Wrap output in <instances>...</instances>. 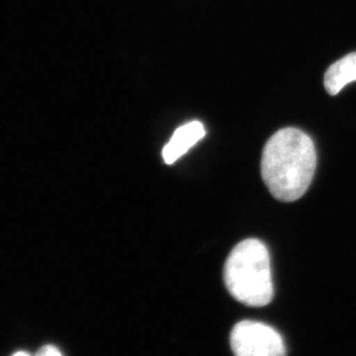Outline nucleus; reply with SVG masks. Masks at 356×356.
Instances as JSON below:
<instances>
[{
  "label": "nucleus",
  "instance_id": "1",
  "mask_svg": "<svg viewBox=\"0 0 356 356\" xmlns=\"http://www.w3.org/2000/svg\"><path fill=\"white\" fill-rule=\"evenodd\" d=\"M317 153L312 138L295 127L279 130L261 155V176L274 198L291 202L308 191L315 175Z\"/></svg>",
  "mask_w": 356,
  "mask_h": 356
},
{
  "label": "nucleus",
  "instance_id": "2",
  "mask_svg": "<svg viewBox=\"0 0 356 356\" xmlns=\"http://www.w3.org/2000/svg\"><path fill=\"white\" fill-rule=\"evenodd\" d=\"M223 279L236 301L248 307H265L270 303L273 280L266 245L256 238L237 244L227 258Z\"/></svg>",
  "mask_w": 356,
  "mask_h": 356
},
{
  "label": "nucleus",
  "instance_id": "3",
  "mask_svg": "<svg viewBox=\"0 0 356 356\" xmlns=\"http://www.w3.org/2000/svg\"><path fill=\"white\" fill-rule=\"evenodd\" d=\"M230 346L235 356H286L280 333L256 321L237 323L230 332Z\"/></svg>",
  "mask_w": 356,
  "mask_h": 356
},
{
  "label": "nucleus",
  "instance_id": "4",
  "mask_svg": "<svg viewBox=\"0 0 356 356\" xmlns=\"http://www.w3.org/2000/svg\"><path fill=\"white\" fill-rule=\"evenodd\" d=\"M205 134V127L199 120H192L190 123L178 127L162 151V156L165 163L172 165L177 161L178 159L188 153L190 148L202 140Z\"/></svg>",
  "mask_w": 356,
  "mask_h": 356
},
{
  "label": "nucleus",
  "instance_id": "5",
  "mask_svg": "<svg viewBox=\"0 0 356 356\" xmlns=\"http://www.w3.org/2000/svg\"><path fill=\"white\" fill-rule=\"evenodd\" d=\"M354 81H356V52L332 64L324 76V86L330 95L339 94L343 87Z\"/></svg>",
  "mask_w": 356,
  "mask_h": 356
},
{
  "label": "nucleus",
  "instance_id": "6",
  "mask_svg": "<svg viewBox=\"0 0 356 356\" xmlns=\"http://www.w3.org/2000/svg\"><path fill=\"white\" fill-rule=\"evenodd\" d=\"M35 356H63L62 353L59 352L58 348H56L52 345H47V346L42 347L41 350H38Z\"/></svg>",
  "mask_w": 356,
  "mask_h": 356
},
{
  "label": "nucleus",
  "instance_id": "7",
  "mask_svg": "<svg viewBox=\"0 0 356 356\" xmlns=\"http://www.w3.org/2000/svg\"><path fill=\"white\" fill-rule=\"evenodd\" d=\"M12 356H31V354L26 353V352H17Z\"/></svg>",
  "mask_w": 356,
  "mask_h": 356
}]
</instances>
